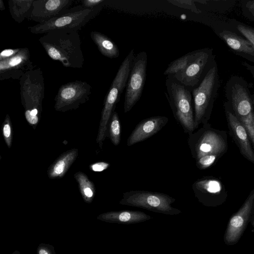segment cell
Masks as SVG:
<instances>
[{
  "instance_id": "1",
  "label": "cell",
  "mask_w": 254,
  "mask_h": 254,
  "mask_svg": "<svg viewBox=\"0 0 254 254\" xmlns=\"http://www.w3.org/2000/svg\"><path fill=\"white\" fill-rule=\"evenodd\" d=\"M39 41L48 56L69 68H80L84 64L81 40L77 31L58 29L45 34Z\"/></svg>"
},
{
  "instance_id": "2",
  "label": "cell",
  "mask_w": 254,
  "mask_h": 254,
  "mask_svg": "<svg viewBox=\"0 0 254 254\" xmlns=\"http://www.w3.org/2000/svg\"><path fill=\"white\" fill-rule=\"evenodd\" d=\"M192 157L200 170L213 165L227 151L225 132L213 128L208 124L194 132L189 134L188 140Z\"/></svg>"
},
{
  "instance_id": "3",
  "label": "cell",
  "mask_w": 254,
  "mask_h": 254,
  "mask_svg": "<svg viewBox=\"0 0 254 254\" xmlns=\"http://www.w3.org/2000/svg\"><path fill=\"white\" fill-rule=\"evenodd\" d=\"M22 105L27 122L35 129L41 117L45 95L43 72L40 67L27 72L19 80Z\"/></svg>"
},
{
  "instance_id": "4",
  "label": "cell",
  "mask_w": 254,
  "mask_h": 254,
  "mask_svg": "<svg viewBox=\"0 0 254 254\" xmlns=\"http://www.w3.org/2000/svg\"><path fill=\"white\" fill-rule=\"evenodd\" d=\"M165 85L166 96L176 121L186 133L196 129L192 91L173 75L167 76Z\"/></svg>"
},
{
  "instance_id": "5",
  "label": "cell",
  "mask_w": 254,
  "mask_h": 254,
  "mask_svg": "<svg viewBox=\"0 0 254 254\" xmlns=\"http://www.w3.org/2000/svg\"><path fill=\"white\" fill-rule=\"evenodd\" d=\"M134 57V49H131L121 63L105 98L96 138L100 148L107 136L109 123L116 104L126 87Z\"/></svg>"
},
{
  "instance_id": "6",
  "label": "cell",
  "mask_w": 254,
  "mask_h": 254,
  "mask_svg": "<svg viewBox=\"0 0 254 254\" xmlns=\"http://www.w3.org/2000/svg\"><path fill=\"white\" fill-rule=\"evenodd\" d=\"M219 87L218 68L213 60L199 84L192 91L196 129L210 118Z\"/></svg>"
},
{
  "instance_id": "7",
  "label": "cell",
  "mask_w": 254,
  "mask_h": 254,
  "mask_svg": "<svg viewBox=\"0 0 254 254\" xmlns=\"http://www.w3.org/2000/svg\"><path fill=\"white\" fill-rule=\"evenodd\" d=\"M105 2L93 8H87L78 5L70 8L64 14L48 21L29 26V29L33 34H46L53 30L63 29L78 32L97 15Z\"/></svg>"
},
{
  "instance_id": "8",
  "label": "cell",
  "mask_w": 254,
  "mask_h": 254,
  "mask_svg": "<svg viewBox=\"0 0 254 254\" xmlns=\"http://www.w3.org/2000/svg\"><path fill=\"white\" fill-rule=\"evenodd\" d=\"M227 92L234 114L246 129L254 146V110L252 97L246 86L239 79H231Z\"/></svg>"
},
{
  "instance_id": "9",
  "label": "cell",
  "mask_w": 254,
  "mask_h": 254,
  "mask_svg": "<svg viewBox=\"0 0 254 254\" xmlns=\"http://www.w3.org/2000/svg\"><path fill=\"white\" fill-rule=\"evenodd\" d=\"M175 198L162 192L146 190H131L123 193L119 203L147 209L167 215H177L182 212L172 206Z\"/></svg>"
},
{
  "instance_id": "10",
  "label": "cell",
  "mask_w": 254,
  "mask_h": 254,
  "mask_svg": "<svg viewBox=\"0 0 254 254\" xmlns=\"http://www.w3.org/2000/svg\"><path fill=\"white\" fill-rule=\"evenodd\" d=\"M191 52V57L184 69L173 76L192 91L202 80L214 59L212 49L204 48Z\"/></svg>"
},
{
  "instance_id": "11",
  "label": "cell",
  "mask_w": 254,
  "mask_h": 254,
  "mask_svg": "<svg viewBox=\"0 0 254 254\" xmlns=\"http://www.w3.org/2000/svg\"><path fill=\"white\" fill-rule=\"evenodd\" d=\"M147 64V56L145 51L135 56L126 87L125 113L130 111L141 96L146 81Z\"/></svg>"
},
{
  "instance_id": "12",
  "label": "cell",
  "mask_w": 254,
  "mask_h": 254,
  "mask_svg": "<svg viewBox=\"0 0 254 254\" xmlns=\"http://www.w3.org/2000/svg\"><path fill=\"white\" fill-rule=\"evenodd\" d=\"M91 89L89 84L79 80L62 85L55 98V110L65 112L78 108L89 100Z\"/></svg>"
},
{
  "instance_id": "13",
  "label": "cell",
  "mask_w": 254,
  "mask_h": 254,
  "mask_svg": "<svg viewBox=\"0 0 254 254\" xmlns=\"http://www.w3.org/2000/svg\"><path fill=\"white\" fill-rule=\"evenodd\" d=\"M254 213V189L240 209L230 218L224 235L228 246L236 244L246 229Z\"/></svg>"
},
{
  "instance_id": "14",
  "label": "cell",
  "mask_w": 254,
  "mask_h": 254,
  "mask_svg": "<svg viewBox=\"0 0 254 254\" xmlns=\"http://www.w3.org/2000/svg\"><path fill=\"white\" fill-rule=\"evenodd\" d=\"M192 189L195 197L206 206H218L227 199L224 186L213 177H205L197 180L192 185Z\"/></svg>"
},
{
  "instance_id": "15",
  "label": "cell",
  "mask_w": 254,
  "mask_h": 254,
  "mask_svg": "<svg viewBox=\"0 0 254 254\" xmlns=\"http://www.w3.org/2000/svg\"><path fill=\"white\" fill-rule=\"evenodd\" d=\"M34 67L28 48H21L14 56L0 61V80H20Z\"/></svg>"
},
{
  "instance_id": "16",
  "label": "cell",
  "mask_w": 254,
  "mask_h": 254,
  "mask_svg": "<svg viewBox=\"0 0 254 254\" xmlns=\"http://www.w3.org/2000/svg\"><path fill=\"white\" fill-rule=\"evenodd\" d=\"M73 0H34L28 19L42 23L58 17L70 8Z\"/></svg>"
},
{
  "instance_id": "17",
  "label": "cell",
  "mask_w": 254,
  "mask_h": 254,
  "mask_svg": "<svg viewBox=\"0 0 254 254\" xmlns=\"http://www.w3.org/2000/svg\"><path fill=\"white\" fill-rule=\"evenodd\" d=\"M226 116L230 132L241 153L254 165V150L246 129L231 111L226 110Z\"/></svg>"
},
{
  "instance_id": "18",
  "label": "cell",
  "mask_w": 254,
  "mask_h": 254,
  "mask_svg": "<svg viewBox=\"0 0 254 254\" xmlns=\"http://www.w3.org/2000/svg\"><path fill=\"white\" fill-rule=\"evenodd\" d=\"M165 116H153L140 121L132 131L127 139V144L132 146L142 142L157 133L168 122Z\"/></svg>"
},
{
  "instance_id": "19",
  "label": "cell",
  "mask_w": 254,
  "mask_h": 254,
  "mask_svg": "<svg viewBox=\"0 0 254 254\" xmlns=\"http://www.w3.org/2000/svg\"><path fill=\"white\" fill-rule=\"evenodd\" d=\"M78 150L73 148L62 154L48 168L47 174L51 179L63 177L76 159Z\"/></svg>"
},
{
  "instance_id": "20",
  "label": "cell",
  "mask_w": 254,
  "mask_h": 254,
  "mask_svg": "<svg viewBox=\"0 0 254 254\" xmlns=\"http://www.w3.org/2000/svg\"><path fill=\"white\" fill-rule=\"evenodd\" d=\"M219 36L233 50L254 56V47L247 39L228 30H223Z\"/></svg>"
},
{
  "instance_id": "21",
  "label": "cell",
  "mask_w": 254,
  "mask_h": 254,
  "mask_svg": "<svg viewBox=\"0 0 254 254\" xmlns=\"http://www.w3.org/2000/svg\"><path fill=\"white\" fill-rule=\"evenodd\" d=\"M90 37L102 55L110 59L117 58L119 56L118 47L105 34L93 31L90 33Z\"/></svg>"
},
{
  "instance_id": "22",
  "label": "cell",
  "mask_w": 254,
  "mask_h": 254,
  "mask_svg": "<svg viewBox=\"0 0 254 254\" xmlns=\"http://www.w3.org/2000/svg\"><path fill=\"white\" fill-rule=\"evenodd\" d=\"M106 218L120 224H131L143 222L151 219V216L140 211L123 210L106 214Z\"/></svg>"
},
{
  "instance_id": "23",
  "label": "cell",
  "mask_w": 254,
  "mask_h": 254,
  "mask_svg": "<svg viewBox=\"0 0 254 254\" xmlns=\"http://www.w3.org/2000/svg\"><path fill=\"white\" fill-rule=\"evenodd\" d=\"M34 0H9V12L11 17L21 23L30 15Z\"/></svg>"
},
{
  "instance_id": "24",
  "label": "cell",
  "mask_w": 254,
  "mask_h": 254,
  "mask_svg": "<svg viewBox=\"0 0 254 254\" xmlns=\"http://www.w3.org/2000/svg\"><path fill=\"white\" fill-rule=\"evenodd\" d=\"M74 178L78 183L79 190L84 199L87 201L92 200L96 192L93 183L84 173L81 171L75 173Z\"/></svg>"
},
{
  "instance_id": "25",
  "label": "cell",
  "mask_w": 254,
  "mask_h": 254,
  "mask_svg": "<svg viewBox=\"0 0 254 254\" xmlns=\"http://www.w3.org/2000/svg\"><path fill=\"white\" fill-rule=\"evenodd\" d=\"M110 139L115 146L121 141V126L118 114L115 111L113 112L108 127Z\"/></svg>"
},
{
  "instance_id": "26",
  "label": "cell",
  "mask_w": 254,
  "mask_h": 254,
  "mask_svg": "<svg viewBox=\"0 0 254 254\" xmlns=\"http://www.w3.org/2000/svg\"><path fill=\"white\" fill-rule=\"evenodd\" d=\"M192 52H190L171 62L165 70L164 74L174 75L180 72L188 64Z\"/></svg>"
},
{
  "instance_id": "27",
  "label": "cell",
  "mask_w": 254,
  "mask_h": 254,
  "mask_svg": "<svg viewBox=\"0 0 254 254\" xmlns=\"http://www.w3.org/2000/svg\"><path fill=\"white\" fill-rule=\"evenodd\" d=\"M2 135L7 147L10 148L13 139V129L11 121L8 114L5 117L2 125Z\"/></svg>"
},
{
  "instance_id": "28",
  "label": "cell",
  "mask_w": 254,
  "mask_h": 254,
  "mask_svg": "<svg viewBox=\"0 0 254 254\" xmlns=\"http://www.w3.org/2000/svg\"><path fill=\"white\" fill-rule=\"evenodd\" d=\"M237 29L254 47V29L242 24H239Z\"/></svg>"
},
{
  "instance_id": "29",
  "label": "cell",
  "mask_w": 254,
  "mask_h": 254,
  "mask_svg": "<svg viewBox=\"0 0 254 254\" xmlns=\"http://www.w3.org/2000/svg\"><path fill=\"white\" fill-rule=\"evenodd\" d=\"M110 166L108 163L105 162H98L91 164L89 165V169L93 172H102L106 170Z\"/></svg>"
},
{
  "instance_id": "30",
  "label": "cell",
  "mask_w": 254,
  "mask_h": 254,
  "mask_svg": "<svg viewBox=\"0 0 254 254\" xmlns=\"http://www.w3.org/2000/svg\"><path fill=\"white\" fill-rule=\"evenodd\" d=\"M106 0H84L81 1V5L87 8H93L104 3Z\"/></svg>"
},
{
  "instance_id": "31",
  "label": "cell",
  "mask_w": 254,
  "mask_h": 254,
  "mask_svg": "<svg viewBox=\"0 0 254 254\" xmlns=\"http://www.w3.org/2000/svg\"><path fill=\"white\" fill-rule=\"evenodd\" d=\"M21 48L15 49H6L0 53V61L11 58L19 52Z\"/></svg>"
},
{
  "instance_id": "32",
  "label": "cell",
  "mask_w": 254,
  "mask_h": 254,
  "mask_svg": "<svg viewBox=\"0 0 254 254\" xmlns=\"http://www.w3.org/2000/svg\"><path fill=\"white\" fill-rule=\"evenodd\" d=\"M246 6L251 14L254 16V0L247 1Z\"/></svg>"
},
{
  "instance_id": "33",
  "label": "cell",
  "mask_w": 254,
  "mask_h": 254,
  "mask_svg": "<svg viewBox=\"0 0 254 254\" xmlns=\"http://www.w3.org/2000/svg\"><path fill=\"white\" fill-rule=\"evenodd\" d=\"M5 9L4 3L2 0H0V10L3 11Z\"/></svg>"
},
{
  "instance_id": "34",
  "label": "cell",
  "mask_w": 254,
  "mask_h": 254,
  "mask_svg": "<svg viewBox=\"0 0 254 254\" xmlns=\"http://www.w3.org/2000/svg\"><path fill=\"white\" fill-rule=\"evenodd\" d=\"M250 223L252 226L254 228V213L252 217Z\"/></svg>"
},
{
  "instance_id": "35",
  "label": "cell",
  "mask_w": 254,
  "mask_h": 254,
  "mask_svg": "<svg viewBox=\"0 0 254 254\" xmlns=\"http://www.w3.org/2000/svg\"><path fill=\"white\" fill-rule=\"evenodd\" d=\"M39 254H49L46 250L41 249L39 251Z\"/></svg>"
},
{
  "instance_id": "36",
  "label": "cell",
  "mask_w": 254,
  "mask_h": 254,
  "mask_svg": "<svg viewBox=\"0 0 254 254\" xmlns=\"http://www.w3.org/2000/svg\"><path fill=\"white\" fill-rule=\"evenodd\" d=\"M252 101H253V104H254V94L252 96Z\"/></svg>"
}]
</instances>
